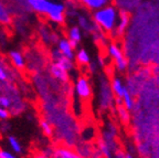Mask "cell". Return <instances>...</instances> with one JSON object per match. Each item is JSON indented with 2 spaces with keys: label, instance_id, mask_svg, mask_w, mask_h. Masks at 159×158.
Masks as SVG:
<instances>
[{
  "label": "cell",
  "instance_id": "obj_1",
  "mask_svg": "<svg viewBox=\"0 0 159 158\" xmlns=\"http://www.w3.org/2000/svg\"><path fill=\"white\" fill-rule=\"evenodd\" d=\"M119 13H120V11L118 8L114 3H109L101 9L93 11L92 19L96 25V27L103 33L113 35L115 28H116L117 21H118Z\"/></svg>",
  "mask_w": 159,
  "mask_h": 158
},
{
  "label": "cell",
  "instance_id": "obj_2",
  "mask_svg": "<svg viewBox=\"0 0 159 158\" xmlns=\"http://www.w3.org/2000/svg\"><path fill=\"white\" fill-rule=\"evenodd\" d=\"M0 93L7 96L11 102V106L8 109L11 116H17L27 109V104L20 95V91L12 82H0Z\"/></svg>",
  "mask_w": 159,
  "mask_h": 158
},
{
  "label": "cell",
  "instance_id": "obj_3",
  "mask_svg": "<svg viewBox=\"0 0 159 158\" xmlns=\"http://www.w3.org/2000/svg\"><path fill=\"white\" fill-rule=\"evenodd\" d=\"M115 97L111 89V83L105 77H101L98 82V95H97L98 109L102 112L109 111L113 107Z\"/></svg>",
  "mask_w": 159,
  "mask_h": 158
},
{
  "label": "cell",
  "instance_id": "obj_4",
  "mask_svg": "<svg viewBox=\"0 0 159 158\" xmlns=\"http://www.w3.org/2000/svg\"><path fill=\"white\" fill-rule=\"evenodd\" d=\"M45 17L59 26H64L66 22V5L62 1L49 0L45 11Z\"/></svg>",
  "mask_w": 159,
  "mask_h": 158
},
{
  "label": "cell",
  "instance_id": "obj_5",
  "mask_svg": "<svg viewBox=\"0 0 159 158\" xmlns=\"http://www.w3.org/2000/svg\"><path fill=\"white\" fill-rule=\"evenodd\" d=\"M107 54L113 60L117 71L120 72V73L126 71L127 67H128V60L125 57L124 51L120 48L119 43H117V42H111L107 45Z\"/></svg>",
  "mask_w": 159,
  "mask_h": 158
},
{
  "label": "cell",
  "instance_id": "obj_6",
  "mask_svg": "<svg viewBox=\"0 0 159 158\" xmlns=\"http://www.w3.org/2000/svg\"><path fill=\"white\" fill-rule=\"evenodd\" d=\"M74 92L76 94V96L82 102L89 101L93 94L92 85H91L89 80L84 75L77 77L74 83Z\"/></svg>",
  "mask_w": 159,
  "mask_h": 158
},
{
  "label": "cell",
  "instance_id": "obj_7",
  "mask_svg": "<svg viewBox=\"0 0 159 158\" xmlns=\"http://www.w3.org/2000/svg\"><path fill=\"white\" fill-rule=\"evenodd\" d=\"M76 19L77 26L81 28L82 31L86 33H89V35H94L95 32L98 31V28L96 27V25L94 23L92 19V16H89L86 12H83V11H79L75 17Z\"/></svg>",
  "mask_w": 159,
  "mask_h": 158
},
{
  "label": "cell",
  "instance_id": "obj_8",
  "mask_svg": "<svg viewBox=\"0 0 159 158\" xmlns=\"http://www.w3.org/2000/svg\"><path fill=\"white\" fill-rule=\"evenodd\" d=\"M111 83V89H112V92L114 94L115 97V103L116 105H120L122 104V99L125 94L129 91L127 85L124 83L123 79L120 77H113L112 81L109 82Z\"/></svg>",
  "mask_w": 159,
  "mask_h": 158
},
{
  "label": "cell",
  "instance_id": "obj_9",
  "mask_svg": "<svg viewBox=\"0 0 159 158\" xmlns=\"http://www.w3.org/2000/svg\"><path fill=\"white\" fill-rule=\"evenodd\" d=\"M47 67H48V72H49L50 77H52V80H55L60 84H69L70 81L69 72L65 71L63 67H61L57 63H53V62L48 63Z\"/></svg>",
  "mask_w": 159,
  "mask_h": 158
},
{
  "label": "cell",
  "instance_id": "obj_10",
  "mask_svg": "<svg viewBox=\"0 0 159 158\" xmlns=\"http://www.w3.org/2000/svg\"><path fill=\"white\" fill-rule=\"evenodd\" d=\"M50 59H51V62L59 64L60 67H63V69H64L65 71H67V72L73 71V70L75 69L74 60H71V59H69V58L64 57V55H63L57 49H52V50H51V53H50Z\"/></svg>",
  "mask_w": 159,
  "mask_h": 158
},
{
  "label": "cell",
  "instance_id": "obj_11",
  "mask_svg": "<svg viewBox=\"0 0 159 158\" xmlns=\"http://www.w3.org/2000/svg\"><path fill=\"white\" fill-rule=\"evenodd\" d=\"M51 158H83L75 149L69 146L57 145L53 147V153Z\"/></svg>",
  "mask_w": 159,
  "mask_h": 158
},
{
  "label": "cell",
  "instance_id": "obj_12",
  "mask_svg": "<svg viewBox=\"0 0 159 158\" xmlns=\"http://www.w3.org/2000/svg\"><path fill=\"white\" fill-rule=\"evenodd\" d=\"M129 23H130V15H129V12L120 11L118 21H117L116 28H115L113 35H115V37H123L126 33L127 29H128Z\"/></svg>",
  "mask_w": 159,
  "mask_h": 158
},
{
  "label": "cell",
  "instance_id": "obj_13",
  "mask_svg": "<svg viewBox=\"0 0 159 158\" xmlns=\"http://www.w3.org/2000/svg\"><path fill=\"white\" fill-rule=\"evenodd\" d=\"M66 39L70 41L71 45H72L74 49H76L80 45V43L82 42L83 31L77 25L71 26L66 31Z\"/></svg>",
  "mask_w": 159,
  "mask_h": 158
},
{
  "label": "cell",
  "instance_id": "obj_14",
  "mask_svg": "<svg viewBox=\"0 0 159 158\" xmlns=\"http://www.w3.org/2000/svg\"><path fill=\"white\" fill-rule=\"evenodd\" d=\"M77 5L82 6L87 11H95L112 3V0H75Z\"/></svg>",
  "mask_w": 159,
  "mask_h": 158
},
{
  "label": "cell",
  "instance_id": "obj_15",
  "mask_svg": "<svg viewBox=\"0 0 159 158\" xmlns=\"http://www.w3.org/2000/svg\"><path fill=\"white\" fill-rule=\"evenodd\" d=\"M17 75L15 73V70L11 69L2 58H0V82L8 81L13 83Z\"/></svg>",
  "mask_w": 159,
  "mask_h": 158
},
{
  "label": "cell",
  "instance_id": "obj_16",
  "mask_svg": "<svg viewBox=\"0 0 159 158\" xmlns=\"http://www.w3.org/2000/svg\"><path fill=\"white\" fill-rule=\"evenodd\" d=\"M57 45V49L59 50L64 57L69 58V59H71V60H74L75 49L71 45V43H70V41L66 38H61V39H59Z\"/></svg>",
  "mask_w": 159,
  "mask_h": 158
},
{
  "label": "cell",
  "instance_id": "obj_17",
  "mask_svg": "<svg viewBox=\"0 0 159 158\" xmlns=\"http://www.w3.org/2000/svg\"><path fill=\"white\" fill-rule=\"evenodd\" d=\"M12 13L9 10L7 2L5 0H0V25L9 27L12 25Z\"/></svg>",
  "mask_w": 159,
  "mask_h": 158
},
{
  "label": "cell",
  "instance_id": "obj_18",
  "mask_svg": "<svg viewBox=\"0 0 159 158\" xmlns=\"http://www.w3.org/2000/svg\"><path fill=\"white\" fill-rule=\"evenodd\" d=\"M25 2L29 10H32L41 16H45L49 0H25Z\"/></svg>",
  "mask_w": 159,
  "mask_h": 158
},
{
  "label": "cell",
  "instance_id": "obj_19",
  "mask_svg": "<svg viewBox=\"0 0 159 158\" xmlns=\"http://www.w3.org/2000/svg\"><path fill=\"white\" fill-rule=\"evenodd\" d=\"M9 60L11 62V64L19 71H23L25 69V59L23 54L20 51L17 50H12L9 52Z\"/></svg>",
  "mask_w": 159,
  "mask_h": 158
},
{
  "label": "cell",
  "instance_id": "obj_20",
  "mask_svg": "<svg viewBox=\"0 0 159 158\" xmlns=\"http://www.w3.org/2000/svg\"><path fill=\"white\" fill-rule=\"evenodd\" d=\"M76 63L80 67H87L91 63V57H89V52L85 49L81 48L77 51H75V57H74Z\"/></svg>",
  "mask_w": 159,
  "mask_h": 158
},
{
  "label": "cell",
  "instance_id": "obj_21",
  "mask_svg": "<svg viewBox=\"0 0 159 158\" xmlns=\"http://www.w3.org/2000/svg\"><path fill=\"white\" fill-rule=\"evenodd\" d=\"M116 114H117L118 119L122 122L123 124H125V125L129 124V122H130V112H129V109H127L123 104L116 105Z\"/></svg>",
  "mask_w": 159,
  "mask_h": 158
},
{
  "label": "cell",
  "instance_id": "obj_22",
  "mask_svg": "<svg viewBox=\"0 0 159 158\" xmlns=\"http://www.w3.org/2000/svg\"><path fill=\"white\" fill-rule=\"evenodd\" d=\"M40 128L42 129L43 134L48 137H52L53 136V126L50 123V121H48L47 118H40L39 121Z\"/></svg>",
  "mask_w": 159,
  "mask_h": 158
},
{
  "label": "cell",
  "instance_id": "obj_23",
  "mask_svg": "<svg viewBox=\"0 0 159 158\" xmlns=\"http://www.w3.org/2000/svg\"><path fill=\"white\" fill-rule=\"evenodd\" d=\"M76 151L82 156L83 158H89L94 151H92V147H91V145H89V144H82L81 146L77 147Z\"/></svg>",
  "mask_w": 159,
  "mask_h": 158
},
{
  "label": "cell",
  "instance_id": "obj_24",
  "mask_svg": "<svg viewBox=\"0 0 159 158\" xmlns=\"http://www.w3.org/2000/svg\"><path fill=\"white\" fill-rule=\"evenodd\" d=\"M8 142H9V145H10V147H11V149H12L16 154L22 153V146H21L20 142L18 141L16 137L9 136V137H8Z\"/></svg>",
  "mask_w": 159,
  "mask_h": 158
},
{
  "label": "cell",
  "instance_id": "obj_25",
  "mask_svg": "<svg viewBox=\"0 0 159 158\" xmlns=\"http://www.w3.org/2000/svg\"><path fill=\"white\" fill-rule=\"evenodd\" d=\"M0 106L3 107V109H9L10 106H11V102H10V100L8 99L7 96H5V95H0Z\"/></svg>",
  "mask_w": 159,
  "mask_h": 158
},
{
  "label": "cell",
  "instance_id": "obj_26",
  "mask_svg": "<svg viewBox=\"0 0 159 158\" xmlns=\"http://www.w3.org/2000/svg\"><path fill=\"white\" fill-rule=\"evenodd\" d=\"M114 158H135L134 156L132 155V154L129 153H125V151H117L114 153Z\"/></svg>",
  "mask_w": 159,
  "mask_h": 158
},
{
  "label": "cell",
  "instance_id": "obj_27",
  "mask_svg": "<svg viewBox=\"0 0 159 158\" xmlns=\"http://www.w3.org/2000/svg\"><path fill=\"white\" fill-rule=\"evenodd\" d=\"M10 116H11V115H10L9 111H8L7 109H3V107L0 106V119H1V121H6V119H8Z\"/></svg>",
  "mask_w": 159,
  "mask_h": 158
},
{
  "label": "cell",
  "instance_id": "obj_28",
  "mask_svg": "<svg viewBox=\"0 0 159 158\" xmlns=\"http://www.w3.org/2000/svg\"><path fill=\"white\" fill-rule=\"evenodd\" d=\"M0 158H17V156L13 153H10V151L0 148Z\"/></svg>",
  "mask_w": 159,
  "mask_h": 158
},
{
  "label": "cell",
  "instance_id": "obj_29",
  "mask_svg": "<svg viewBox=\"0 0 159 158\" xmlns=\"http://www.w3.org/2000/svg\"><path fill=\"white\" fill-rule=\"evenodd\" d=\"M27 158H50V157L45 156L44 154L42 153V151H35V153L30 154V155L28 156Z\"/></svg>",
  "mask_w": 159,
  "mask_h": 158
},
{
  "label": "cell",
  "instance_id": "obj_30",
  "mask_svg": "<svg viewBox=\"0 0 159 158\" xmlns=\"http://www.w3.org/2000/svg\"><path fill=\"white\" fill-rule=\"evenodd\" d=\"M1 129H2L3 132H7L10 129L9 125H8V123H1Z\"/></svg>",
  "mask_w": 159,
  "mask_h": 158
},
{
  "label": "cell",
  "instance_id": "obj_31",
  "mask_svg": "<svg viewBox=\"0 0 159 158\" xmlns=\"http://www.w3.org/2000/svg\"><path fill=\"white\" fill-rule=\"evenodd\" d=\"M0 95H1V93H0Z\"/></svg>",
  "mask_w": 159,
  "mask_h": 158
}]
</instances>
